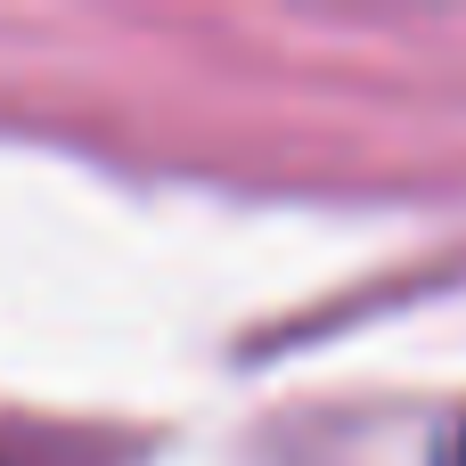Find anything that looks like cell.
<instances>
[{
	"label": "cell",
	"instance_id": "cell-1",
	"mask_svg": "<svg viewBox=\"0 0 466 466\" xmlns=\"http://www.w3.org/2000/svg\"><path fill=\"white\" fill-rule=\"evenodd\" d=\"M459 466H466V442H459Z\"/></svg>",
	"mask_w": 466,
	"mask_h": 466
}]
</instances>
